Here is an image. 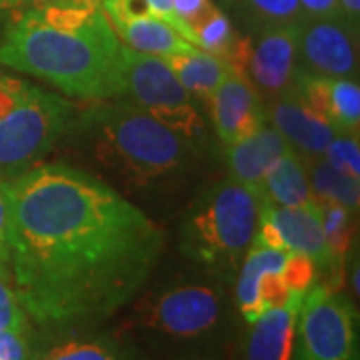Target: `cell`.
I'll list each match as a JSON object with an SVG mask.
<instances>
[{
    "label": "cell",
    "instance_id": "cell-19",
    "mask_svg": "<svg viewBox=\"0 0 360 360\" xmlns=\"http://www.w3.org/2000/svg\"><path fill=\"white\" fill-rule=\"evenodd\" d=\"M110 22V20H108ZM118 39L130 51L153 54V56H170L194 49L188 40H184L179 32L167 25L158 16H142V18H127V20H112Z\"/></svg>",
    "mask_w": 360,
    "mask_h": 360
},
{
    "label": "cell",
    "instance_id": "cell-16",
    "mask_svg": "<svg viewBox=\"0 0 360 360\" xmlns=\"http://www.w3.org/2000/svg\"><path fill=\"white\" fill-rule=\"evenodd\" d=\"M302 298H292L286 307L266 310L252 322L243 348L245 360H290Z\"/></svg>",
    "mask_w": 360,
    "mask_h": 360
},
{
    "label": "cell",
    "instance_id": "cell-32",
    "mask_svg": "<svg viewBox=\"0 0 360 360\" xmlns=\"http://www.w3.org/2000/svg\"><path fill=\"white\" fill-rule=\"evenodd\" d=\"M304 16H335L338 14V0H298Z\"/></svg>",
    "mask_w": 360,
    "mask_h": 360
},
{
    "label": "cell",
    "instance_id": "cell-23",
    "mask_svg": "<svg viewBox=\"0 0 360 360\" xmlns=\"http://www.w3.org/2000/svg\"><path fill=\"white\" fill-rule=\"evenodd\" d=\"M240 13L250 26L258 30L269 26L298 25L304 14L298 0H238Z\"/></svg>",
    "mask_w": 360,
    "mask_h": 360
},
{
    "label": "cell",
    "instance_id": "cell-4",
    "mask_svg": "<svg viewBox=\"0 0 360 360\" xmlns=\"http://www.w3.org/2000/svg\"><path fill=\"white\" fill-rule=\"evenodd\" d=\"M262 198L234 179L210 186L191 208L182 226V250L206 269L229 274L250 248Z\"/></svg>",
    "mask_w": 360,
    "mask_h": 360
},
{
    "label": "cell",
    "instance_id": "cell-13",
    "mask_svg": "<svg viewBox=\"0 0 360 360\" xmlns=\"http://www.w3.org/2000/svg\"><path fill=\"white\" fill-rule=\"evenodd\" d=\"M296 90L336 134H359L360 86L354 78L319 77L296 68Z\"/></svg>",
    "mask_w": 360,
    "mask_h": 360
},
{
    "label": "cell",
    "instance_id": "cell-5",
    "mask_svg": "<svg viewBox=\"0 0 360 360\" xmlns=\"http://www.w3.org/2000/svg\"><path fill=\"white\" fill-rule=\"evenodd\" d=\"M75 120L58 94L0 72V182L39 167Z\"/></svg>",
    "mask_w": 360,
    "mask_h": 360
},
{
    "label": "cell",
    "instance_id": "cell-12",
    "mask_svg": "<svg viewBox=\"0 0 360 360\" xmlns=\"http://www.w3.org/2000/svg\"><path fill=\"white\" fill-rule=\"evenodd\" d=\"M266 116L272 127L290 144V148L307 162L321 158L336 134L335 129L304 103L295 84L270 101Z\"/></svg>",
    "mask_w": 360,
    "mask_h": 360
},
{
    "label": "cell",
    "instance_id": "cell-21",
    "mask_svg": "<svg viewBox=\"0 0 360 360\" xmlns=\"http://www.w3.org/2000/svg\"><path fill=\"white\" fill-rule=\"evenodd\" d=\"M30 360H129V354L108 336L70 335L44 347Z\"/></svg>",
    "mask_w": 360,
    "mask_h": 360
},
{
    "label": "cell",
    "instance_id": "cell-18",
    "mask_svg": "<svg viewBox=\"0 0 360 360\" xmlns=\"http://www.w3.org/2000/svg\"><path fill=\"white\" fill-rule=\"evenodd\" d=\"M162 58L176 75L180 84L200 101H206L232 72H238L224 58L202 51L198 46Z\"/></svg>",
    "mask_w": 360,
    "mask_h": 360
},
{
    "label": "cell",
    "instance_id": "cell-1",
    "mask_svg": "<svg viewBox=\"0 0 360 360\" xmlns=\"http://www.w3.org/2000/svg\"><path fill=\"white\" fill-rule=\"evenodd\" d=\"M6 264L26 316L65 333L112 316L142 290L165 234L90 172L39 165L6 182Z\"/></svg>",
    "mask_w": 360,
    "mask_h": 360
},
{
    "label": "cell",
    "instance_id": "cell-33",
    "mask_svg": "<svg viewBox=\"0 0 360 360\" xmlns=\"http://www.w3.org/2000/svg\"><path fill=\"white\" fill-rule=\"evenodd\" d=\"M338 14L347 20L348 25L359 28L360 0H338Z\"/></svg>",
    "mask_w": 360,
    "mask_h": 360
},
{
    "label": "cell",
    "instance_id": "cell-29",
    "mask_svg": "<svg viewBox=\"0 0 360 360\" xmlns=\"http://www.w3.org/2000/svg\"><path fill=\"white\" fill-rule=\"evenodd\" d=\"M28 356L22 335L0 330V360H20Z\"/></svg>",
    "mask_w": 360,
    "mask_h": 360
},
{
    "label": "cell",
    "instance_id": "cell-15",
    "mask_svg": "<svg viewBox=\"0 0 360 360\" xmlns=\"http://www.w3.org/2000/svg\"><path fill=\"white\" fill-rule=\"evenodd\" d=\"M290 150V144L274 127H260L245 141L226 146L231 179L258 191L274 162Z\"/></svg>",
    "mask_w": 360,
    "mask_h": 360
},
{
    "label": "cell",
    "instance_id": "cell-11",
    "mask_svg": "<svg viewBox=\"0 0 360 360\" xmlns=\"http://www.w3.org/2000/svg\"><path fill=\"white\" fill-rule=\"evenodd\" d=\"M205 103L217 134L226 146L245 141L266 124L260 94L245 72H232Z\"/></svg>",
    "mask_w": 360,
    "mask_h": 360
},
{
    "label": "cell",
    "instance_id": "cell-34",
    "mask_svg": "<svg viewBox=\"0 0 360 360\" xmlns=\"http://www.w3.org/2000/svg\"><path fill=\"white\" fill-rule=\"evenodd\" d=\"M78 2H86V4H96V6H101L103 0H78Z\"/></svg>",
    "mask_w": 360,
    "mask_h": 360
},
{
    "label": "cell",
    "instance_id": "cell-25",
    "mask_svg": "<svg viewBox=\"0 0 360 360\" xmlns=\"http://www.w3.org/2000/svg\"><path fill=\"white\" fill-rule=\"evenodd\" d=\"M322 158L347 174L350 179L359 180L360 176V146L359 134H335V139L328 142Z\"/></svg>",
    "mask_w": 360,
    "mask_h": 360
},
{
    "label": "cell",
    "instance_id": "cell-2",
    "mask_svg": "<svg viewBox=\"0 0 360 360\" xmlns=\"http://www.w3.org/2000/svg\"><path fill=\"white\" fill-rule=\"evenodd\" d=\"M0 65L84 101L124 92V44L101 6L78 0H46L11 20Z\"/></svg>",
    "mask_w": 360,
    "mask_h": 360
},
{
    "label": "cell",
    "instance_id": "cell-31",
    "mask_svg": "<svg viewBox=\"0 0 360 360\" xmlns=\"http://www.w3.org/2000/svg\"><path fill=\"white\" fill-rule=\"evenodd\" d=\"M42 2L46 0H0V20H4V26H6L16 16L39 6Z\"/></svg>",
    "mask_w": 360,
    "mask_h": 360
},
{
    "label": "cell",
    "instance_id": "cell-6",
    "mask_svg": "<svg viewBox=\"0 0 360 360\" xmlns=\"http://www.w3.org/2000/svg\"><path fill=\"white\" fill-rule=\"evenodd\" d=\"M226 296L219 286L180 283L162 288L136 307L134 326L174 352L208 348L224 328Z\"/></svg>",
    "mask_w": 360,
    "mask_h": 360
},
{
    "label": "cell",
    "instance_id": "cell-9",
    "mask_svg": "<svg viewBox=\"0 0 360 360\" xmlns=\"http://www.w3.org/2000/svg\"><path fill=\"white\" fill-rule=\"evenodd\" d=\"M296 68L333 78L359 75V28L335 16H304L298 22Z\"/></svg>",
    "mask_w": 360,
    "mask_h": 360
},
{
    "label": "cell",
    "instance_id": "cell-17",
    "mask_svg": "<svg viewBox=\"0 0 360 360\" xmlns=\"http://www.w3.org/2000/svg\"><path fill=\"white\" fill-rule=\"evenodd\" d=\"M258 194L264 205L296 208L314 202L307 160L292 148L284 153L264 176Z\"/></svg>",
    "mask_w": 360,
    "mask_h": 360
},
{
    "label": "cell",
    "instance_id": "cell-26",
    "mask_svg": "<svg viewBox=\"0 0 360 360\" xmlns=\"http://www.w3.org/2000/svg\"><path fill=\"white\" fill-rule=\"evenodd\" d=\"M284 283L288 286V290L296 296H304L309 292V288L316 281L319 266L316 262L307 255L300 252H288L284 266L281 270Z\"/></svg>",
    "mask_w": 360,
    "mask_h": 360
},
{
    "label": "cell",
    "instance_id": "cell-14",
    "mask_svg": "<svg viewBox=\"0 0 360 360\" xmlns=\"http://www.w3.org/2000/svg\"><path fill=\"white\" fill-rule=\"evenodd\" d=\"M260 219L269 220L276 229L286 252H300L310 257L319 270L330 269V252L324 240L321 226V212L316 200L307 206L284 208L264 205L260 208Z\"/></svg>",
    "mask_w": 360,
    "mask_h": 360
},
{
    "label": "cell",
    "instance_id": "cell-36",
    "mask_svg": "<svg viewBox=\"0 0 360 360\" xmlns=\"http://www.w3.org/2000/svg\"><path fill=\"white\" fill-rule=\"evenodd\" d=\"M20 360H30V354H28V356H25V359H20Z\"/></svg>",
    "mask_w": 360,
    "mask_h": 360
},
{
    "label": "cell",
    "instance_id": "cell-35",
    "mask_svg": "<svg viewBox=\"0 0 360 360\" xmlns=\"http://www.w3.org/2000/svg\"><path fill=\"white\" fill-rule=\"evenodd\" d=\"M222 2H224V4H229V6H236V2H238V0H222Z\"/></svg>",
    "mask_w": 360,
    "mask_h": 360
},
{
    "label": "cell",
    "instance_id": "cell-8",
    "mask_svg": "<svg viewBox=\"0 0 360 360\" xmlns=\"http://www.w3.org/2000/svg\"><path fill=\"white\" fill-rule=\"evenodd\" d=\"M296 360H359L356 312L326 283L312 284L298 310Z\"/></svg>",
    "mask_w": 360,
    "mask_h": 360
},
{
    "label": "cell",
    "instance_id": "cell-28",
    "mask_svg": "<svg viewBox=\"0 0 360 360\" xmlns=\"http://www.w3.org/2000/svg\"><path fill=\"white\" fill-rule=\"evenodd\" d=\"M170 2H172V11L176 14V18L188 28L194 22H198L214 6L212 0H170Z\"/></svg>",
    "mask_w": 360,
    "mask_h": 360
},
{
    "label": "cell",
    "instance_id": "cell-30",
    "mask_svg": "<svg viewBox=\"0 0 360 360\" xmlns=\"http://www.w3.org/2000/svg\"><path fill=\"white\" fill-rule=\"evenodd\" d=\"M8 226H11V212H8L6 182H0V260H6V252H8Z\"/></svg>",
    "mask_w": 360,
    "mask_h": 360
},
{
    "label": "cell",
    "instance_id": "cell-20",
    "mask_svg": "<svg viewBox=\"0 0 360 360\" xmlns=\"http://www.w3.org/2000/svg\"><path fill=\"white\" fill-rule=\"evenodd\" d=\"M286 250L270 248L262 245H250L243 258V269L236 281V304L248 324L264 314L258 298V281L264 272H281L286 260Z\"/></svg>",
    "mask_w": 360,
    "mask_h": 360
},
{
    "label": "cell",
    "instance_id": "cell-22",
    "mask_svg": "<svg viewBox=\"0 0 360 360\" xmlns=\"http://www.w3.org/2000/svg\"><path fill=\"white\" fill-rule=\"evenodd\" d=\"M307 168H309V182L314 200H333L354 212L359 210V180L350 179L335 167H330L322 156L309 160Z\"/></svg>",
    "mask_w": 360,
    "mask_h": 360
},
{
    "label": "cell",
    "instance_id": "cell-24",
    "mask_svg": "<svg viewBox=\"0 0 360 360\" xmlns=\"http://www.w3.org/2000/svg\"><path fill=\"white\" fill-rule=\"evenodd\" d=\"M26 319L28 316L18 300L8 264L6 260H0V330L22 335Z\"/></svg>",
    "mask_w": 360,
    "mask_h": 360
},
{
    "label": "cell",
    "instance_id": "cell-3",
    "mask_svg": "<svg viewBox=\"0 0 360 360\" xmlns=\"http://www.w3.org/2000/svg\"><path fill=\"white\" fill-rule=\"evenodd\" d=\"M82 116L94 156L127 184L165 179L188 160L193 144L130 101L101 104Z\"/></svg>",
    "mask_w": 360,
    "mask_h": 360
},
{
    "label": "cell",
    "instance_id": "cell-10",
    "mask_svg": "<svg viewBox=\"0 0 360 360\" xmlns=\"http://www.w3.org/2000/svg\"><path fill=\"white\" fill-rule=\"evenodd\" d=\"M298 25L269 26L250 42L246 77L269 101L290 89L296 75Z\"/></svg>",
    "mask_w": 360,
    "mask_h": 360
},
{
    "label": "cell",
    "instance_id": "cell-27",
    "mask_svg": "<svg viewBox=\"0 0 360 360\" xmlns=\"http://www.w3.org/2000/svg\"><path fill=\"white\" fill-rule=\"evenodd\" d=\"M258 298L266 312L270 309L286 307L292 298H302V296H296L288 290L281 272H264L258 281Z\"/></svg>",
    "mask_w": 360,
    "mask_h": 360
},
{
    "label": "cell",
    "instance_id": "cell-7",
    "mask_svg": "<svg viewBox=\"0 0 360 360\" xmlns=\"http://www.w3.org/2000/svg\"><path fill=\"white\" fill-rule=\"evenodd\" d=\"M136 106L191 144L205 136V120L193 94L180 84L165 58L124 46V92Z\"/></svg>",
    "mask_w": 360,
    "mask_h": 360
}]
</instances>
